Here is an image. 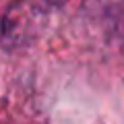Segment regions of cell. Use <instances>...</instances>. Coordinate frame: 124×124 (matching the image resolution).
Wrapping results in <instances>:
<instances>
[{
  "mask_svg": "<svg viewBox=\"0 0 124 124\" xmlns=\"http://www.w3.org/2000/svg\"><path fill=\"white\" fill-rule=\"evenodd\" d=\"M46 2H50V4H62L64 0H46Z\"/></svg>",
  "mask_w": 124,
  "mask_h": 124,
  "instance_id": "1",
  "label": "cell"
}]
</instances>
